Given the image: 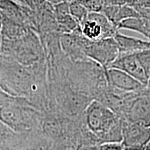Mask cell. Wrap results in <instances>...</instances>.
Returning <instances> with one entry per match:
<instances>
[{"label": "cell", "mask_w": 150, "mask_h": 150, "mask_svg": "<svg viewBox=\"0 0 150 150\" xmlns=\"http://www.w3.org/2000/svg\"><path fill=\"white\" fill-rule=\"evenodd\" d=\"M69 5H70V13L76 21L81 23L86 20L89 13L88 11L77 0L72 1Z\"/></svg>", "instance_id": "5bb4252c"}, {"label": "cell", "mask_w": 150, "mask_h": 150, "mask_svg": "<svg viewBox=\"0 0 150 150\" xmlns=\"http://www.w3.org/2000/svg\"><path fill=\"white\" fill-rule=\"evenodd\" d=\"M121 29L136 31L150 40V22L141 16L123 20L117 26L118 30Z\"/></svg>", "instance_id": "4fadbf2b"}, {"label": "cell", "mask_w": 150, "mask_h": 150, "mask_svg": "<svg viewBox=\"0 0 150 150\" xmlns=\"http://www.w3.org/2000/svg\"><path fill=\"white\" fill-rule=\"evenodd\" d=\"M136 54L142 65L149 76L150 74V48L137 52Z\"/></svg>", "instance_id": "2e32d148"}, {"label": "cell", "mask_w": 150, "mask_h": 150, "mask_svg": "<svg viewBox=\"0 0 150 150\" xmlns=\"http://www.w3.org/2000/svg\"><path fill=\"white\" fill-rule=\"evenodd\" d=\"M105 76L108 86L124 93H136L146 88L131 75L118 69L109 67L105 70Z\"/></svg>", "instance_id": "52a82bcc"}, {"label": "cell", "mask_w": 150, "mask_h": 150, "mask_svg": "<svg viewBox=\"0 0 150 150\" xmlns=\"http://www.w3.org/2000/svg\"><path fill=\"white\" fill-rule=\"evenodd\" d=\"M122 141L125 147H145L150 140V127L122 119Z\"/></svg>", "instance_id": "8992f818"}, {"label": "cell", "mask_w": 150, "mask_h": 150, "mask_svg": "<svg viewBox=\"0 0 150 150\" xmlns=\"http://www.w3.org/2000/svg\"><path fill=\"white\" fill-rule=\"evenodd\" d=\"M23 138V134H17L0 120V150H13Z\"/></svg>", "instance_id": "7c38bea8"}, {"label": "cell", "mask_w": 150, "mask_h": 150, "mask_svg": "<svg viewBox=\"0 0 150 150\" xmlns=\"http://www.w3.org/2000/svg\"><path fill=\"white\" fill-rule=\"evenodd\" d=\"M144 150H150V140H149V142L147 144V145H146L145 149Z\"/></svg>", "instance_id": "603a6c76"}, {"label": "cell", "mask_w": 150, "mask_h": 150, "mask_svg": "<svg viewBox=\"0 0 150 150\" xmlns=\"http://www.w3.org/2000/svg\"><path fill=\"white\" fill-rule=\"evenodd\" d=\"M85 54L88 58L96 62L106 70L117 59L120 52L115 38L110 37L91 41L86 48Z\"/></svg>", "instance_id": "5b68a950"}, {"label": "cell", "mask_w": 150, "mask_h": 150, "mask_svg": "<svg viewBox=\"0 0 150 150\" xmlns=\"http://www.w3.org/2000/svg\"><path fill=\"white\" fill-rule=\"evenodd\" d=\"M139 13L140 16L147 19L150 22V8H144V7H136L135 8Z\"/></svg>", "instance_id": "ffe728a7"}, {"label": "cell", "mask_w": 150, "mask_h": 150, "mask_svg": "<svg viewBox=\"0 0 150 150\" xmlns=\"http://www.w3.org/2000/svg\"><path fill=\"white\" fill-rule=\"evenodd\" d=\"M81 25L82 33L91 41L113 37L119 31L102 13H89Z\"/></svg>", "instance_id": "277c9868"}, {"label": "cell", "mask_w": 150, "mask_h": 150, "mask_svg": "<svg viewBox=\"0 0 150 150\" xmlns=\"http://www.w3.org/2000/svg\"><path fill=\"white\" fill-rule=\"evenodd\" d=\"M145 147H125L124 150H144Z\"/></svg>", "instance_id": "44dd1931"}, {"label": "cell", "mask_w": 150, "mask_h": 150, "mask_svg": "<svg viewBox=\"0 0 150 150\" xmlns=\"http://www.w3.org/2000/svg\"><path fill=\"white\" fill-rule=\"evenodd\" d=\"M76 150H99V145L93 143H80L76 146Z\"/></svg>", "instance_id": "d6986e66"}, {"label": "cell", "mask_w": 150, "mask_h": 150, "mask_svg": "<svg viewBox=\"0 0 150 150\" xmlns=\"http://www.w3.org/2000/svg\"><path fill=\"white\" fill-rule=\"evenodd\" d=\"M88 13H101L105 6V0H77Z\"/></svg>", "instance_id": "9a60e30c"}, {"label": "cell", "mask_w": 150, "mask_h": 150, "mask_svg": "<svg viewBox=\"0 0 150 150\" xmlns=\"http://www.w3.org/2000/svg\"><path fill=\"white\" fill-rule=\"evenodd\" d=\"M83 122L94 143L122 142V118L97 100H93L83 115Z\"/></svg>", "instance_id": "6da1fadb"}, {"label": "cell", "mask_w": 150, "mask_h": 150, "mask_svg": "<svg viewBox=\"0 0 150 150\" xmlns=\"http://www.w3.org/2000/svg\"><path fill=\"white\" fill-rule=\"evenodd\" d=\"M101 13H102L117 28L118 24L123 20L128 18L140 17L138 11L134 6L129 4L121 6L106 5Z\"/></svg>", "instance_id": "9c48e42d"}, {"label": "cell", "mask_w": 150, "mask_h": 150, "mask_svg": "<svg viewBox=\"0 0 150 150\" xmlns=\"http://www.w3.org/2000/svg\"><path fill=\"white\" fill-rule=\"evenodd\" d=\"M121 118L150 127V91L145 88L131 93Z\"/></svg>", "instance_id": "3957f363"}, {"label": "cell", "mask_w": 150, "mask_h": 150, "mask_svg": "<svg viewBox=\"0 0 150 150\" xmlns=\"http://www.w3.org/2000/svg\"><path fill=\"white\" fill-rule=\"evenodd\" d=\"M109 67L118 69L127 73L146 86L148 74L140 63L136 53L120 54Z\"/></svg>", "instance_id": "ba28073f"}, {"label": "cell", "mask_w": 150, "mask_h": 150, "mask_svg": "<svg viewBox=\"0 0 150 150\" xmlns=\"http://www.w3.org/2000/svg\"><path fill=\"white\" fill-rule=\"evenodd\" d=\"M117 42L120 54L137 53L150 48V40H144L136 38L122 34L117 31L113 36Z\"/></svg>", "instance_id": "30bf717a"}, {"label": "cell", "mask_w": 150, "mask_h": 150, "mask_svg": "<svg viewBox=\"0 0 150 150\" xmlns=\"http://www.w3.org/2000/svg\"><path fill=\"white\" fill-rule=\"evenodd\" d=\"M146 88H147L148 91H150V74L148 76V79H147V84H146Z\"/></svg>", "instance_id": "7402d4cb"}, {"label": "cell", "mask_w": 150, "mask_h": 150, "mask_svg": "<svg viewBox=\"0 0 150 150\" xmlns=\"http://www.w3.org/2000/svg\"><path fill=\"white\" fill-rule=\"evenodd\" d=\"M42 117L43 112L27 98L0 107V120L17 134L40 133Z\"/></svg>", "instance_id": "7a4b0ae2"}, {"label": "cell", "mask_w": 150, "mask_h": 150, "mask_svg": "<svg viewBox=\"0 0 150 150\" xmlns=\"http://www.w3.org/2000/svg\"><path fill=\"white\" fill-rule=\"evenodd\" d=\"M56 15L58 20L64 18V17L70 15V5L66 2L60 4L56 6Z\"/></svg>", "instance_id": "e0dca14e"}, {"label": "cell", "mask_w": 150, "mask_h": 150, "mask_svg": "<svg viewBox=\"0 0 150 150\" xmlns=\"http://www.w3.org/2000/svg\"><path fill=\"white\" fill-rule=\"evenodd\" d=\"M125 146L122 142H106L99 145V150H124Z\"/></svg>", "instance_id": "ac0fdd59"}, {"label": "cell", "mask_w": 150, "mask_h": 150, "mask_svg": "<svg viewBox=\"0 0 150 150\" xmlns=\"http://www.w3.org/2000/svg\"><path fill=\"white\" fill-rule=\"evenodd\" d=\"M61 46L65 54L70 58V61L76 62L88 58L83 47L78 42L74 35L65 34L61 37Z\"/></svg>", "instance_id": "8fae6325"}]
</instances>
